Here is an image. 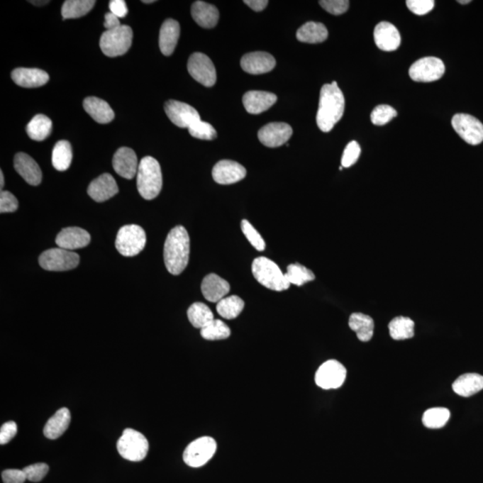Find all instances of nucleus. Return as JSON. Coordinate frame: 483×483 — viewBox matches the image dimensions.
I'll use <instances>...</instances> for the list:
<instances>
[{"instance_id":"f257e3e1","label":"nucleus","mask_w":483,"mask_h":483,"mask_svg":"<svg viewBox=\"0 0 483 483\" xmlns=\"http://www.w3.org/2000/svg\"><path fill=\"white\" fill-rule=\"evenodd\" d=\"M345 98L337 82L322 87L316 121L322 132L328 133L344 115Z\"/></svg>"},{"instance_id":"f03ea898","label":"nucleus","mask_w":483,"mask_h":483,"mask_svg":"<svg viewBox=\"0 0 483 483\" xmlns=\"http://www.w3.org/2000/svg\"><path fill=\"white\" fill-rule=\"evenodd\" d=\"M190 238L187 229L177 226L167 235L164 245V262L167 272L179 275L189 262Z\"/></svg>"},{"instance_id":"7ed1b4c3","label":"nucleus","mask_w":483,"mask_h":483,"mask_svg":"<svg viewBox=\"0 0 483 483\" xmlns=\"http://www.w3.org/2000/svg\"><path fill=\"white\" fill-rule=\"evenodd\" d=\"M162 172L157 160L150 156L143 157L137 171V188L140 196L153 200L162 189Z\"/></svg>"},{"instance_id":"20e7f679","label":"nucleus","mask_w":483,"mask_h":483,"mask_svg":"<svg viewBox=\"0 0 483 483\" xmlns=\"http://www.w3.org/2000/svg\"><path fill=\"white\" fill-rule=\"evenodd\" d=\"M253 277L260 285L274 291H285L290 284L279 267L266 257H259L253 260L252 265Z\"/></svg>"},{"instance_id":"39448f33","label":"nucleus","mask_w":483,"mask_h":483,"mask_svg":"<svg viewBox=\"0 0 483 483\" xmlns=\"http://www.w3.org/2000/svg\"><path fill=\"white\" fill-rule=\"evenodd\" d=\"M133 30L128 26H121L118 28L106 30L102 33L99 46L106 56L115 57L122 56L130 49L133 43Z\"/></svg>"},{"instance_id":"423d86ee","label":"nucleus","mask_w":483,"mask_h":483,"mask_svg":"<svg viewBox=\"0 0 483 483\" xmlns=\"http://www.w3.org/2000/svg\"><path fill=\"white\" fill-rule=\"evenodd\" d=\"M118 453L126 460L140 462L148 454L149 442L145 435L133 429L123 431L121 438L118 441Z\"/></svg>"},{"instance_id":"0eeeda50","label":"nucleus","mask_w":483,"mask_h":483,"mask_svg":"<svg viewBox=\"0 0 483 483\" xmlns=\"http://www.w3.org/2000/svg\"><path fill=\"white\" fill-rule=\"evenodd\" d=\"M146 234L138 225H126L119 229L116 238V248L120 255L133 257L145 248Z\"/></svg>"},{"instance_id":"6e6552de","label":"nucleus","mask_w":483,"mask_h":483,"mask_svg":"<svg viewBox=\"0 0 483 483\" xmlns=\"http://www.w3.org/2000/svg\"><path fill=\"white\" fill-rule=\"evenodd\" d=\"M40 267L49 272H67L77 267L80 262L77 253L63 248L47 250L39 258Z\"/></svg>"},{"instance_id":"1a4fd4ad","label":"nucleus","mask_w":483,"mask_h":483,"mask_svg":"<svg viewBox=\"0 0 483 483\" xmlns=\"http://www.w3.org/2000/svg\"><path fill=\"white\" fill-rule=\"evenodd\" d=\"M217 450L214 438L203 437L191 442L184 452V461L191 467H201L206 465Z\"/></svg>"},{"instance_id":"9d476101","label":"nucleus","mask_w":483,"mask_h":483,"mask_svg":"<svg viewBox=\"0 0 483 483\" xmlns=\"http://www.w3.org/2000/svg\"><path fill=\"white\" fill-rule=\"evenodd\" d=\"M445 74V65L440 58L426 57L412 65L409 70L410 77L414 82L431 83L440 80Z\"/></svg>"},{"instance_id":"9b49d317","label":"nucleus","mask_w":483,"mask_h":483,"mask_svg":"<svg viewBox=\"0 0 483 483\" xmlns=\"http://www.w3.org/2000/svg\"><path fill=\"white\" fill-rule=\"evenodd\" d=\"M187 70L191 77L205 87H213L217 81L214 64L205 54L196 52L191 55L188 60Z\"/></svg>"},{"instance_id":"f8f14e48","label":"nucleus","mask_w":483,"mask_h":483,"mask_svg":"<svg viewBox=\"0 0 483 483\" xmlns=\"http://www.w3.org/2000/svg\"><path fill=\"white\" fill-rule=\"evenodd\" d=\"M452 126L465 142L478 145L483 142V125L479 119L468 114H457L452 118Z\"/></svg>"},{"instance_id":"ddd939ff","label":"nucleus","mask_w":483,"mask_h":483,"mask_svg":"<svg viewBox=\"0 0 483 483\" xmlns=\"http://www.w3.org/2000/svg\"><path fill=\"white\" fill-rule=\"evenodd\" d=\"M347 378V369L335 360H330L321 365L315 374V382L323 389L340 388Z\"/></svg>"},{"instance_id":"4468645a","label":"nucleus","mask_w":483,"mask_h":483,"mask_svg":"<svg viewBox=\"0 0 483 483\" xmlns=\"http://www.w3.org/2000/svg\"><path fill=\"white\" fill-rule=\"evenodd\" d=\"M165 112L170 121L181 128H189L201 121L200 115L191 106L177 101H169L165 104Z\"/></svg>"},{"instance_id":"2eb2a0df","label":"nucleus","mask_w":483,"mask_h":483,"mask_svg":"<svg viewBox=\"0 0 483 483\" xmlns=\"http://www.w3.org/2000/svg\"><path fill=\"white\" fill-rule=\"evenodd\" d=\"M293 135V129L286 123H270L258 133L260 142L270 148H277L287 143Z\"/></svg>"},{"instance_id":"dca6fc26","label":"nucleus","mask_w":483,"mask_h":483,"mask_svg":"<svg viewBox=\"0 0 483 483\" xmlns=\"http://www.w3.org/2000/svg\"><path fill=\"white\" fill-rule=\"evenodd\" d=\"M246 170L241 164L233 160H221L212 170V177L219 184H232L244 179Z\"/></svg>"},{"instance_id":"f3484780","label":"nucleus","mask_w":483,"mask_h":483,"mask_svg":"<svg viewBox=\"0 0 483 483\" xmlns=\"http://www.w3.org/2000/svg\"><path fill=\"white\" fill-rule=\"evenodd\" d=\"M112 164L116 173L126 179H133L138 171L139 164L136 154L128 147H122L116 150Z\"/></svg>"},{"instance_id":"a211bd4d","label":"nucleus","mask_w":483,"mask_h":483,"mask_svg":"<svg viewBox=\"0 0 483 483\" xmlns=\"http://www.w3.org/2000/svg\"><path fill=\"white\" fill-rule=\"evenodd\" d=\"M241 67L250 74H262L272 71L276 66V60L272 55L267 52H252L242 57Z\"/></svg>"},{"instance_id":"6ab92c4d","label":"nucleus","mask_w":483,"mask_h":483,"mask_svg":"<svg viewBox=\"0 0 483 483\" xmlns=\"http://www.w3.org/2000/svg\"><path fill=\"white\" fill-rule=\"evenodd\" d=\"M91 242V235L83 228L72 227L64 228L57 235L56 244L60 248L73 252L85 248Z\"/></svg>"},{"instance_id":"aec40b11","label":"nucleus","mask_w":483,"mask_h":483,"mask_svg":"<svg viewBox=\"0 0 483 483\" xmlns=\"http://www.w3.org/2000/svg\"><path fill=\"white\" fill-rule=\"evenodd\" d=\"M16 172L30 186H39L42 183L43 173L35 160L28 154L17 153L13 160Z\"/></svg>"},{"instance_id":"412c9836","label":"nucleus","mask_w":483,"mask_h":483,"mask_svg":"<svg viewBox=\"0 0 483 483\" xmlns=\"http://www.w3.org/2000/svg\"><path fill=\"white\" fill-rule=\"evenodd\" d=\"M118 193L115 178L109 174H104L96 178L88 187V194L97 203H104Z\"/></svg>"},{"instance_id":"4be33fe9","label":"nucleus","mask_w":483,"mask_h":483,"mask_svg":"<svg viewBox=\"0 0 483 483\" xmlns=\"http://www.w3.org/2000/svg\"><path fill=\"white\" fill-rule=\"evenodd\" d=\"M374 40L379 50L394 51L400 46L401 36L399 30L392 23L382 22L375 27Z\"/></svg>"},{"instance_id":"5701e85b","label":"nucleus","mask_w":483,"mask_h":483,"mask_svg":"<svg viewBox=\"0 0 483 483\" xmlns=\"http://www.w3.org/2000/svg\"><path fill=\"white\" fill-rule=\"evenodd\" d=\"M277 101V95L272 92L262 91H250L243 97L246 111L250 114L257 115L268 111Z\"/></svg>"},{"instance_id":"b1692460","label":"nucleus","mask_w":483,"mask_h":483,"mask_svg":"<svg viewBox=\"0 0 483 483\" xmlns=\"http://www.w3.org/2000/svg\"><path fill=\"white\" fill-rule=\"evenodd\" d=\"M11 77L17 85L25 88L43 87L50 80L49 74L38 68H16L12 72Z\"/></svg>"},{"instance_id":"393cba45","label":"nucleus","mask_w":483,"mask_h":483,"mask_svg":"<svg viewBox=\"0 0 483 483\" xmlns=\"http://www.w3.org/2000/svg\"><path fill=\"white\" fill-rule=\"evenodd\" d=\"M231 290V286L228 281L216 274H209L204 277L201 283V292H203L205 299L211 303H218L227 296Z\"/></svg>"},{"instance_id":"a878e982","label":"nucleus","mask_w":483,"mask_h":483,"mask_svg":"<svg viewBox=\"0 0 483 483\" xmlns=\"http://www.w3.org/2000/svg\"><path fill=\"white\" fill-rule=\"evenodd\" d=\"M179 35V23L174 19H167L161 26L160 32V49L163 55L170 56L173 54Z\"/></svg>"},{"instance_id":"bb28decb","label":"nucleus","mask_w":483,"mask_h":483,"mask_svg":"<svg viewBox=\"0 0 483 483\" xmlns=\"http://www.w3.org/2000/svg\"><path fill=\"white\" fill-rule=\"evenodd\" d=\"M191 16L204 28H213L218 22L219 12L215 6L204 1H195L191 6Z\"/></svg>"},{"instance_id":"cd10ccee","label":"nucleus","mask_w":483,"mask_h":483,"mask_svg":"<svg viewBox=\"0 0 483 483\" xmlns=\"http://www.w3.org/2000/svg\"><path fill=\"white\" fill-rule=\"evenodd\" d=\"M85 111L98 122L99 124H108L115 118L114 111L108 102L97 97H88L84 99Z\"/></svg>"},{"instance_id":"c85d7f7f","label":"nucleus","mask_w":483,"mask_h":483,"mask_svg":"<svg viewBox=\"0 0 483 483\" xmlns=\"http://www.w3.org/2000/svg\"><path fill=\"white\" fill-rule=\"evenodd\" d=\"M71 421L70 411L64 407L57 411L49 421H47L45 427H44L43 433L45 437L50 440H56V438L62 436L65 431L67 430L70 426Z\"/></svg>"},{"instance_id":"c756f323","label":"nucleus","mask_w":483,"mask_h":483,"mask_svg":"<svg viewBox=\"0 0 483 483\" xmlns=\"http://www.w3.org/2000/svg\"><path fill=\"white\" fill-rule=\"evenodd\" d=\"M457 395L469 397L483 389V376L477 373H467L458 377L452 386Z\"/></svg>"},{"instance_id":"7c9ffc66","label":"nucleus","mask_w":483,"mask_h":483,"mask_svg":"<svg viewBox=\"0 0 483 483\" xmlns=\"http://www.w3.org/2000/svg\"><path fill=\"white\" fill-rule=\"evenodd\" d=\"M328 36L326 26L323 23L315 22L304 23L296 33V38L299 42L310 44L323 43Z\"/></svg>"},{"instance_id":"2f4dec72","label":"nucleus","mask_w":483,"mask_h":483,"mask_svg":"<svg viewBox=\"0 0 483 483\" xmlns=\"http://www.w3.org/2000/svg\"><path fill=\"white\" fill-rule=\"evenodd\" d=\"M349 327L354 331L360 341L368 342L373 337L374 321L368 315L360 313H352L349 318Z\"/></svg>"},{"instance_id":"473e14b6","label":"nucleus","mask_w":483,"mask_h":483,"mask_svg":"<svg viewBox=\"0 0 483 483\" xmlns=\"http://www.w3.org/2000/svg\"><path fill=\"white\" fill-rule=\"evenodd\" d=\"M26 131L30 139L40 142L50 136L52 131V121L46 116L37 115L27 125Z\"/></svg>"},{"instance_id":"72a5a7b5","label":"nucleus","mask_w":483,"mask_h":483,"mask_svg":"<svg viewBox=\"0 0 483 483\" xmlns=\"http://www.w3.org/2000/svg\"><path fill=\"white\" fill-rule=\"evenodd\" d=\"M73 152L72 146L67 140H60L54 146L52 152V165L58 171H66L70 169Z\"/></svg>"},{"instance_id":"f704fd0d","label":"nucleus","mask_w":483,"mask_h":483,"mask_svg":"<svg viewBox=\"0 0 483 483\" xmlns=\"http://www.w3.org/2000/svg\"><path fill=\"white\" fill-rule=\"evenodd\" d=\"M187 316L194 328H204L214 321V315L206 304L194 303L187 311Z\"/></svg>"},{"instance_id":"c9c22d12","label":"nucleus","mask_w":483,"mask_h":483,"mask_svg":"<svg viewBox=\"0 0 483 483\" xmlns=\"http://www.w3.org/2000/svg\"><path fill=\"white\" fill-rule=\"evenodd\" d=\"M390 337L395 340H405L414 335V322L407 317H396L389 324Z\"/></svg>"},{"instance_id":"e433bc0d","label":"nucleus","mask_w":483,"mask_h":483,"mask_svg":"<svg viewBox=\"0 0 483 483\" xmlns=\"http://www.w3.org/2000/svg\"><path fill=\"white\" fill-rule=\"evenodd\" d=\"M94 0H67L62 6L64 19H74L87 15L95 5Z\"/></svg>"},{"instance_id":"4c0bfd02","label":"nucleus","mask_w":483,"mask_h":483,"mask_svg":"<svg viewBox=\"0 0 483 483\" xmlns=\"http://www.w3.org/2000/svg\"><path fill=\"white\" fill-rule=\"evenodd\" d=\"M245 303L238 296H231L223 298L217 304V311L221 317L227 320H233L238 317L244 310Z\"/></svg>"},{"instance_id":"58836bf2","label":"nucleus","mask_w":483,"mask_h":483,"mask_svg":"<svg viewBox=\"0 0 483 483\" xmlns=\"http://www.w3.org/2000/svg\"><path fill=\"white\" fill-rule=\"evenodd\" d=\"M450 418V410L443 407H435L427 410L423 416V426L429 429H440L446 426Z\"/></svg>"},{"instance_id":"ea45409f","label":"nucleus","mask_w":483,"mask_h":483,"mask_svg":"<svg viewBox=\"0 0 483 483\" xmlns=\"http://www.w3.org/2000/svg\"><path fill=\"white\" fill-rule=\"evenodd\" d=\"M287 270L285 276L290 285L293 284V285L301 287L315 279L313 272L299 263H294L287 267Z\"/></svg>"},{"instance_id":"a19ab883","label":"nucleus","mask_w":483,"mask_h":483,"mask_svg":"<svg viewBox=\"0 0 483 483\" xmlns=\"http://www.w3.org/2000/svg\"><path fill=\"white\" fill-rule=\"evenodd\" d=\"M231 334V328L221 320H214L201 330V337L206 340H222L228 338Z\"/></svg>"},{"instance_id":"79ce46f5","label":"nucleus","mask_w":483,"mask_h":483,"mask_svg":"<svg viewBox=\"0 0 483 483\" xmlns=\"http://www.w3.org/2000/svg\"><path fill=\"white\" fill-rule=\"evenodd\" d=\"M397 116L395 109L389 105H379L373 109L371 114L372 124L375 126H384L392 121Z\"/></svg>"},{"instance_id":"37998d69","label":"nucleus","mask_w":483,"mask_h":483,"mask_svg":"<svg viewBox=\"0 0 483 483\" xmlns=\"http://www.w3.org/2000/svg\"><path fill=\"white\" fill-rule=\"evenodd\" d=\"M241 228L245 238H248L250 242V244H251L257 251H265L266 248L265 240H263L262 235L259 234V232L252 227V225L248 221L244 219V221H242Z\"/></svg>"},{"instance_id":"c03bdc74","label":"nucleus","mask_w":483,"mask_h":483,"mask_svg":"<svg viewBox=\"0 0 483 483\" xmlns=\"http://www.w3.org/2000/svg\"><path fill=\"white\" fill-rule=\"evenodd\" d=\"M189 133L194 138L211 140L217 137V131L213 126L207 122L199 121L188 128Z\"/></svg>"},{"instance_id":"a18cd8bd","label":"nucleus","mask_w":483,"mask_h":483,"mask_svg":"<svg viewBox=\"0 0 483 483\" xmlns=\"http://www.w3.org/2000/svg\"><path fill=\"white\" fill-rule=\"evenodd\" d=\"M360 154H361V147H360L359 143L355 140L349 143L345 147L343 156H342V167H350L354 165L358 160Z\"/></svg>"},{"instance_id":"49530a36","label":"nucleus","mask_w":483,"mask_h":483,"mask_svg":"<svg viewBox=\"0 0 483 483\" xmlns=\"http://www.w3.org/2000/svg\"><path fill=\"white\" fill-rule=\"evenodd\" d=\"M23 472H26L27 479L30 482H38L45 477L49 472V467L44 462H38V464L30 465L23 468Z\"/></svg>"},{"instance_id":"de8ad7c7","label":"nucleus","mask_w":483,"mask_h":483,"mask_svg":"<svg viewBox=\"0 0 483 483\" xmlns=\"http://www.w3.org/2000/svg\"><path fill=\"white\" fill-rule=\"evenodd\" d=\"M318 3L322 9L334 16L342 15L347 12L349 8L348 0H321Z\"/></svg>"},{"instance_id":"09e8293b","label":"nucleus","mask_w":483,"mask_h":483,"mask_svg":"<svg viewBox=\"0 0 483 483\" xmlns=\"http://www.w3.org/2000/svg\"><path fill=\"white\" fill-rule=\"evenodd\" d=\"M407 8L417 16H424L431 11L435 6L433 0H409Z\"/></svg>"},{"instance_id":"8fccbe9b","label":"nucleus","mask_w":483,"mask_h":483,"mask_svg":"<svg viewBox=\"0 0 483 483\" xmlns=\"http://www.w3.org/2000/svg\"><path fill=\"white\" fill-rule=\"evenodd\" d=\"M18 209V201L15 195L8 191H1L0 193V212L8 213L15 212Z\"/></svg>"},{"instance_id":"3c124183","label":"nucleus","mask_w":483,"mask_h":483,"mask_svg":"<svg viewBox=\"0 0 483 483\" xmlns=\"http://www.w3.org/2000/svg\"><path fill=\"white\" fill-rule=\"evenodd\" d=\"M17 433V426L15 421H10L3 424L0 429V444L9 443Z\"/></svg>"},{"instance_id":"603ef678","label":"nucleus","mask_w":483,"mask_h":483,"mask_svg":"<svg viewBox=\"0 0 483 483\" xmlns=\"http://www.w3.org/2000/svg\"><path fill=\"white\" fill-rule=\"evenodd\" d=\"M4 483H25L27 479L26 472L17 469H9L2 472Z\"/></svg>"},{"instance_id":"864d4df0","label":"nucleus","mask_w":483,"mask_h":483,"mask_svg":"<svg viewBox=\"0 0 483 483\" xmlns=\"http://www.w3.org/2000/svg\"><path fill=\"white\" fill-rule=\"evenodd\" d=\"M109 9L118 18H124L128 13V6H126V3L124 0H111L109 2Z\"/></svg>"},{"instance_id":"5fc2aeb1","label":"nucleus","mask_w":483,"mask_h":483,"mask_svg":"<svg viewBox=\"0 0 483 483\" xmlns=\"http://www.w3.org/2000/svg\"><path fill=\"white\" fill-rule=\"evenodd\" d=\"M121 26L119 18L111 12L107 13L105 15L104 27L107 30H114Z\"/></svg>"},{"instance_id":"6e6d98bb","label":"nucleus","mask_w":483,"mask_h":483,"mask_svg":"<svg viewBox=\"0 0 483 483\" xmlns=\"http://www.w3.org/2000/svg\"><path fill=\"white\" fill-rule=\"evenodd\" d=\"M244 3L256 12L262 11L269 4L267 0H245Z\"/></svg>"},{"instance_id":"4d7b16f0","label":"nucleus","mask_w":483,"mask_h":483,"mask_svg":"<svg viewBox=\"0 0 483 483\" xmlns=\"http://www.w3.org/2000/svg\"><path fill=\"white\" fill-rule=\"evenodd\" d=\"M5 184V179H4V174H3V172H0V187H1V189L3 187H4Z\"/></svg>"},{"instance_id":"13d9d810","label":"nucleus","mask_w":483,"mask_h":483,"mask_svg":"<svg viewBox=\"0 0 483 483\" xmlns=\"http://www.w3.org/2000/svg\"><path fill=\"white\" fill-rule=\"evenodd\" d=\"M32 3L33 5L36 6H43V5H46L48 3H50V1H30Z\"/></svg>"},{"instance_id":"bf43d9fd","label":"nucleus","mask_w":483,"mask_h":483,"mask_svg":"<svg viewBox=\"0 0 483 483\" xmlns=\"http://www.w3.org/2000/svg\"><path fill=\"white\" fill-rule=\"evenodd\" d=\"M458 3H460V4H468V3H471V0H465V1H462V0H459Z\"/></svg>"},{"instance_id":"052dcab7","label":"nucleus","mask_w":483,"mask_h":483,"mask_svg":"<svg viewBox=\"0 0 483 483\" xmlns=\"http://www.w3.org/2000/svg\"><path fill=\"white\" fill-rule=\"evenodd\" d=\"M143 3H145V4H150V3H154V0H143Z\"/></svg>"}]
</instances>
